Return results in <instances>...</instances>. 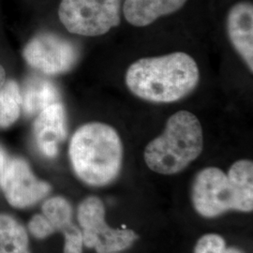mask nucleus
Masks as SVG:
<instances>
[{
  "mask_svg": "<svg viewBox=\"0 0 253 253\" xmlns=\"http://www.w3.org/2000/svg\"><path fill=\"white\" fill-rule=\"evenodd\" d=\"M22 109L27 116L40 114L46 107L60 102V95L54 84L41 77L28 78L21 91Z\"/></svg>",
  "mask_w": 253,
  "mask_h": 253,
  "instance_id": "ddd939ff",
  "label": "nucleus"
},
{
  "mask_svg": "<svg viewBox=\"0 0 253 253\" xmlns=\"http://www.w3.org/2000/svg\"><path fill=\"white\" fill-rule=\"evenodd\" d=\"M199 81L198 65L183 52L140 58L128 67L125 75L128 90L153 103L182 100L197 87Z\"/></svg>",
  "mask_w": 253,
  "mask_h": 253,
  "instance_id": "f257e3e1",
  "label": "nucleus"
},
{
  "mask_svg": "<svg viewBox=\"0 0 253 253\" xmlns=\"http://www.w3.org/2000/svg\"><path fill=\"white\" fill-rule=\"evenodd\" d=\"M77 219L84 246L98 253L125 251L138 239V235L132 230L109 226L105 220L104 205L96 196H89L79 205Z\"/></svg>",
  "mask_w": 253,
  "mask_h": 253,
  "instance_id": "423d86ee",
  "label": "nucleus"
},
{
  "mask_svg": "<svg viewBox=\"0 0 253 253\" xmlns=\"http://www.w3.org/2000/svg\"></svg>",
  "mask_w": 253,
  "mask_h": 253,
  "instance_id": "aec40b11",
  "label": "nucleus"
},
{
  "mask_svg": "<svg viewBox=\"0 0 253 253\" xmlns=\"http://www.w3.org/2000/svg\"><path fill=\"white\" fill-rule=\"evenodd\" d=\"M24 57L29 66L38 71L56 75L73 69L79 52L70 41L52 33H42L27 43Z\"/></svg>",
  "mask_w": 253,
  "mask_h": 253,
  "instance_id": "0eeeda50",
  "label": "nucleus"
},
{
  "mask_svg": "<svg viewBox=\"0 0 253 253\" xmlns=\"http://www.w3.org/2000/svg\"><path fill=\"white\" fill-rule=\"evenodd\" d=\"M227 33L236 53L253 71V4L241 2L230 9L227 17Z\"/></svg>",
  "mask_w": 253,
  "mask_h": 253,
  "instance_id": "9d476101",
  "label": "nucleus"
},
{
  "mask_svg": "<svg viewBox=\"0 0 253 253\" xmlns=\"http://www.w3.org/2000/svg\"><path fill=\"white\" fill-rule=\"evenodd\" d=\"M0 187L10 206L25 208L43 199L51 187L38 179L23 159H11L0 182Z\"/></svg>",
  "mask_w": 253,
  "mask_h": 253,
  "instance_id": "6e6552de",
  "label": "nucleus"
},
{
  "mask_svg": "<svg viewBox=\"0 0 253 253\" xmlns=\"http://www.w3.org/2000/svg\"><path fill=\"white\" fill-rule=\"evenodd\" d=\"M204 149V132L198 118L182 110L171 116L163 133L146 145L147 167L157 173L171 175L182 172Z\"/></svg>",
  "mask_w": 253,
  "mask_h": 253,
  "instance_id": "20e7f679",
  "label": "nucleus"
},
{
  "mask_svg": "<svg viewBox=\"0 0 253 253\" xmlns=\"http://www.w3.org/2000/svg\"><path fill=\"white\" fill-rule=\"evenodd\" d=\"M192 204L205 217H216L228 211L252 212L253 209V163L235 162L228 173L217 167L201 170L191 189Z\"/></svg>",
  "mask_w": 253,
  "mask_h": 253,
  "instance_id": "7ed1b4c3",
  "label": "nucleus"
},
{
  "mask_svg": "<svg viewBox=\"0 0 253 253\" xmlns=\"http://www.w3.org/2000/svg\"><path fill=\"white\" fill-rule=\"evenodd\" d=\"M0 253H30L27 231L13 217L0 214Z\"/></svg>",
  "mask_w": 253,
  "mask_h": 253,
  "instance_id": "4468645a",
  "label": "nucleus"
},
{
  "mask_svg": "<svg viewBox=\"0 0 253 253\" xmlns=\"http://www.w3.org/2000/svg\"><path fill=\"white\" fill-rule=\"evenodd\" d=\"M69 156L73 171L83 182L102 187L116 180L121 172L123 144L115 127L90 122L73 133Z\"/></svg>",
  "mask_w": 253,
  "mask_h": 253,
  "instance_id": "f03ea898",
  "label": "nucleus"
},
{
  "mask_svg": "<svg viewBox=\"0 0 253 253\" xmlns=\"http://www.w3.org/2000/svg\"><path fill=\"white\" fill-rule=\"evenodd\" d=\"M21 89L17 83L6 82L0 88V127L11 126L20 117Z\"/></svg>",
  "mask_w": 253,
  "mask_h": 253,
  "instance_id": "2eb2a0df",
  "label": "nucleus"
},
{
  "mask_svg": "<svg viewBox=\"0 0 253 253\" xmlns=\"http://www.w3.org/2000/svg\"><path fill=\"white\" fill-rule=\"evenodd\" d=\"M67 136V117L61 102L42 110L34 122V137L41 153L53 159Z\"/></svg>",
  "mask_w": 253,
  "mask_h": 253,
  "instance_id": "1a4fd4ad",
  "label": "nucleus"
},
{
  "mask_svg": "<svg viewBox=\"0 0 253 253\" xmlns=\"http://www.w3.org/2000/svg\"><path fill=\"white\" fill-rule=\"evenodd\" d=\"M187 0H125L123 13L134 27H146L157 19L180 9Z\"/></svg>",
  "mask_w": 253,
  "mask_h": 253,
  "instance_id": "f8f14e48",
  "label": "nucleus"
},
{
  "mask_svg": "<svg viewBox=\"0 0 253 253\" xmlns=\"http://www.w3.org/2000/svg\"><path fill=\"white\" fill-rule=\"evenodd\" d=\"M9 161L7 154L4 151V149L0 146V182L2 180L4 172L6 171Z\"/></svg>",
  "mask_w": 253,
  "mask_h": 253,
  "instance_id": "a211bd4d",
  "label": "nucleus"
},
{
  "mask_svg": "<svg viewBox=\"0 0 253 253\" xmlns=\"http://www.w3.org/2000/svg\"><path fill=\"white\" fill-rule=\"evenodd\" d=\"M5 83H6V73L4 68L0 65V88L3 86Z\"/></svg>",
  "mask_w": 253,
  "mask_h": 253,
  "instance_id": "6ab92c4d",
  "label": "nucleus"
},
{
  "mask_svg": "<svg viewBox=\"0 0 253 253\" xmlns=\"http://www.w3.org/2000/svg\"><path fill=\"white\" fill-rule=\"evenodd\" d=\"M121 0H61L58 15L68 31L101 36L120 23Z\"/></svg>",
  "mask_w": 253,
  "mask_h": 253,
  "instance_id": "39448f33",
  "label": "nucleus"
},
{
  "mask_svg": "<svg viewBox=\"0 0 253 253\" xmlns=\"http://www.w3.org/2000/svg\"><path fill=\"white\" fill-rule=\"evenodd\" d=\"M29 232L39 239H43L54 234V231L49 220L43 215H35L28 223Z\"/></svg>",
  "mask_w": 253,
  "mask_h": 253,
  "instance_id": "f3484780",
  "label": "nucleus"
},
{
  "mask_svg": "<svg viewBox=\"0 0 253 253\" xmlns=\"http://www.w3.org/2000/svg\"><path fill=\"white\" fill-rule=\"evenodd\" d=\"M194 253H243L239 249L227 247L224 238L217 234L203 235L194 248Z\"/></svg>",
  "mask_w": 253,
  "mask_h": 253,
  "instance_id": "dca6fc26",
  "label": "nucleus"
},
{
  "mask_svg": "<svg viewBox=\"0 0 253 253\" xmlns=\"http://www.w3.org/2000/svg\"><path fill=\"white\" fill-rule=\"evenodd\" d=\"M42 215L49 220L55 232L62 233L65 238L64 253H83V236L80 227L73 221V208L61 196L46 200L42 204Z\"/></svg>",
  "mask_w": 253,
  "mask_h": 253,
  "instance_id": "9b49d317",
  "label": "nucleus"
}]
</instances>
